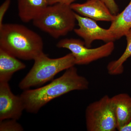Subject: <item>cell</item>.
<instances>
[{
    "mask_svg": "<svg viewBox=\"0 0 131 131\" xmlns=\"http://www.w3.org/2000/svg\"><path fill=\"white\" fill-rule=\"evenodd\" d=\"M89 83L80 75L74 66L66 70L60 77L47 85L34 89H27L20 95L25 110L37 113L40 108L53 99L74 90L88 89Z\"/></svg>",
    "mask_w": 131,
    "mask_h": 131,
    "instance_id": "cell-1",
    "label": "cell"
},
{
    "mask_svg": "<svg viewBox=\"0 0 131 131\" xmlns=\"http://www.w3.org/2000/svg\"><path fill=\"white\" fill-rule=\"evenodd\" d=\"M0 48L18 58L33 60L43 53V42L37 33L18 24L0 27Z\"/></svg>",
    "mask_w": 131,
    "mask_h": 131,
    "instance_id": "cell-2",
    "label": "cell"
},
{
    "mask_svg": "<svg viewBox=\"0 0 131 131\" xmlns=\"http://www.w3.org/2000/svg\"><path fill=\"white\" fill-rule=\"evenodd\" d=\"M70 5L57 3L49 5L33 20L34 26L54 38L74 30L77 21Z\"/></svg>",
    "mask_w": 131,
    "mask_h": 131,
    "instance_id": "cell-3",
    "label": "cell"
},
{
    "mask_svg": "<svg viewBox=\"0 0 131 131\" xmlns=\"http://www.w3.org/2000/svg\"><path fill=\"white\" fill-rule=\"evenodd\" d=\"M33 66L19 84L23 90L41 86L52 80L59 72L74 66L75 61L71 52L57 58H50L43 52L34 59Z\"/></svg>",
    "mask_w": 131,
    "mask_h": 131,
    "instance_id": "cell-4",
    "label": "cell"
},
{
    "mask_svg": "<svg viewBox=\"0 0 131 131\" xmlns=\"http://www.w3.org/2000/svg\"><path fill=\"white\" fill-rule=\"evenodd\" d=\"M85 116L87 131H114L117 129L112 99L107 95L89 104Z\"/></svg>",
    "mask_w": 131,
    "mask_h": 131,
    "instance_id": "cell-5",
    "label": "cell"
},
{
    "mask_svg": "<svg viewBox=\"0 0 131 131\" xmlns=\"http://www.w3.org/2000/svg\"><path fill=\"white\" fill-rule=\"evenodd\" d=\"M57 47L70 50L75 59V64L86 65L112 54L115 48L114 42L91 49L85 46L84 41L75 38H65L59 41Z\"/></svg>",
    "mask_w": 131,
    "mask_h": 131,
    "instance_id": "cell-6",
    "label": "cell"
},
{
    "mask_svg": "<svg viewBox=\"0 0 131 131\" xmlns=\"http://www.w3.org/2000/svg\"><path fill=\"white\" fill-rule=\"evenodd\" d=\"M75 15L79 28H74V32L84 39L87 47L90 48L91 44L95 40H102L107 43L115 40L108 29L102 28L95 20L81 16L75 12Z\"/></svg>",
    "mask_w": 131,
    "mask_h": 131,
    "instance_id": "cell-7",
    "label": "cell"
},
{
    "mask_svg": "<svg viewBox=\"0 0 131 131\" xmlns=\"http://www.w3.org/2000/svg\"><path fill=\"white\" fill-rule=\"evenodd\" d=\"M25 110L20 95L17 96L12 93L8 82H0V121L17 120Z\"/></svg>",
    "mask_w": 131,
    "mask_h": 131,
    "instance_id": "cell-8",
    "label": "cell"
},
{
    "mask_svg": "<svg viewBox=\"0 0 131 131\" xmlns=\"http://www.w3.org/2000/svg\"><path fill=\"white\" fill-rule=\"evenodd\" d=\"M70 6L74 12L81 16L95 21L112 22L115 16L101 0H88L83 3H72Z\"/></svg>",
    "mask_w": 131,
    "mask_h": 131,
    "instance_id": "cell-9",
    "label": "cell"
},
{
    "mask_svg": "<svg viewBox=\"0 0 131 131\" xmlns=\"http://www.w3.org/2000/svg\"><path fill=\"white\" fill-rule=\"evenodd\" d=\"M117 122V130L127 125L131 120V96L126 93L118 94L111 98Z\"/></svg>",
    "mask_w": 131,
    "mask_h": 131,
    "instance_id": "cell-10",
    "label": "cell"
},
{
    "mask_svg": "<svg viewBox=\"0 0 131 131\" xmlns=\"http://www.w3.org/2000/svg\"><path fill=\"white\" fill-rule=\"evenodd\" d=\"M16 57L0 48V82H8L16 71L26 66Z\"/></svg>",
    "mask_w": 131,
    "mask_h": 131,
    "instance_id": "cell-11",
    "label": "cell"
},
{
    "mask_svg": "<svg viewBox=\"0 0 131 131\" xmlns=\"http://www.w3.org/2000/svg\"><path fill=\"white\" fill-rule=\"evenodd\" d=\"M18 15L21 21H32L49 6L47 0H17Z\"/></svg>",
    "mask_w": 131,
    "mask_h": 131,
    "instance_id": "cell-12",
    "label": "cell"
},
{
    "mask_svg": "<svg viewBox=\"0 0 131 131\" xmlns=\"http://www.w3.org/2000/svg\"><path fill=\"white\" fill-rule=\"evenodd\" d=\"M131 28V0L120 13L115 15L108 28L115 40L125 36Z\"/></svg>",
    "mask_w": 131,
    "mask_h": 131,
    "instance_id": "cell-13",
    "label": "cell"
},
{
    "mask_svg": "<svg viewBox=\"0 0 131 131\" xmlns=\"http://www.w3.org/2000/svg\"><path fill=\"white\" fill-rule=\"evenodd\" d=\"M125 36L127 46L125 51L119 58L110 62L107 66L108 73L110 75H116L122 74L124 71V63L131 56V28Z\"/></svg>",
    "mask_w": 131,
    "mask_h": 131,
    "instance_id": "cell-14",
    "label": "cell"
},
{
    "mask_svg": "<svg viewBox=\"0 0 131 131\" xmlns=\"http://www.w3.org/2000/svg\"><path fill=\"white\" fill-rule=\"evenodd\" d=\"M24 128L17 120L7 119L0 121L1 131H22Z\"/></svg>",
    "mask_w": 131,
    "mask_h": 131,
    "instance_id": "cell-15",
    "label": "cell"
},
{
    "mask_svg": "<svg viewBox=\"0 0 131 131\" xmlns=\"http://www.w3.org/2000/svg\"><path fill=\"white\" fill-rule=\"evenodd\" d=\"M108 8L110 12L113 15L118 14L119 8L115 0H101Z\"/></svg>",
    "mask_w": 131,
    "mask_h": 131,
    "instance_id": "cell-16",
    "label": "cell"
},
{
    "mask_svg": "<svg viewBox=\"0 0 131 131\" xmlns=\"http://www.w3.org/2000/svg\"><path fill=\"white\" fill-rule=\"evenodd\" d=\"M11 0H5L0 6V27L2 25L3 20L6 12L11 4Z\"/></svg>",
    "mask_w": 131,
    "mask_h": 131,
    "instance_id": "cell-17",
    "label": "cell"
},
{
    "mask_svg": "<svg viewBox=\"0 0 131 131\" xmlns=\"http://www.w3.org/2000/svg\"><path fill=\"white\" fill-rule=\"evenodd\" d=\"M76 0H47L49 5H54L57 3H62L70 5Z\"/></svg>",
    "mask_w": 131,
    "mask_h": 131,
    "instance_id": "cell-18",
    "label": "cell"
},
{
    "mask_svg": "<svg viewBox=\"0 0 131 131\" xmlns=\"http://www.w3.org/2000/svg\"><path fill=\"white\" fill-rule=\"evenodd\" d=\"M119 131H131V120L129 124L121 128Z\"/></svg>",
    "mask_w": 131,
    "mask_h": 131,
    "instance_id": "cell-19",
    "label": "cell"
}]
</instances>
